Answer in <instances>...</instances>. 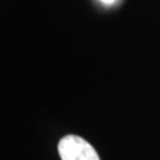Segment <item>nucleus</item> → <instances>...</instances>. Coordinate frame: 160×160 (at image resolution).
<instances>
[{"instance_id": "obj_2", "label": "nucleus", "mask_w": 160, "mask_h": 160, "mask_svg": "<svg viewBox=\"0 0 160 160\" xmlns=\"http://www.w3.org/2000/svg\"><path fill=\"white\" fill-rule=\"evenodd\" d=\"M101 2H103V4H106V5H113L116 0H100Z\"/></svg>"}, {"instance_id": "obj_1", "label": "nucleus", "mask_w": 160, "mask_h": 160, "mask_svg": "<svg viewBox=\"0 0 160 160\" xmlns=\"http://www.w3.org/2000/svg\"><path fill=\"white\" fill-rule=\"evenodd\" d=\"M58 154L62 160H100L95 148L78 135H65L58 142Z\"/></svg>"}]
</instances>
